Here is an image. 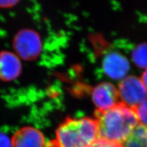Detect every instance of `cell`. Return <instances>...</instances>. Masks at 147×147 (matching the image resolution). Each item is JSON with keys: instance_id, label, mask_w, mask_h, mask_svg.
Here are the masks:
<instances>
[{"instance_id": "obj_1", "label": "cell", "mask_w": 147, "mask_h": 147, "mask_svg": "<svg viewBox=\"0 0 147 147\" xmlns=\"http://www.w3.org/2000/svg\"><path fill=\"white\" fill-rule=\"evenodd\" d=\"M98 123V139L123 144L140 123L134 109L120 102L106 110L95 112Z\"/></svg>"}, {"instance_id": "obj_2", "label": "cell", "mask_w": 147, "mask_h": 147, "mask_svg": "<svg viewBox=\"0 0 147 147\" xmlns=\"http://www.w3.org/2000/svg\"><path fill=\"white\" fill-rule=\"evenodd\" d=\"M59 147H88L98 139V123L95 119L67 118L56 132Z\"/></svg>"}, {"instance_id": "obj_3", "label": "cell", "mask_w": 147, "mask_h": 147, "mask_svg": "<svg viewBox=\"0 0 147 147\" xmlns=\"http://www.w3.org/2000/svg\"><path fill=\"white\" fill-rule=\"evenodd\" d=\"M118 90L121 102L132 109L147 99V90L143 81L136 76H127L121 80Z\"/></svg>"}, {"instance_id": "obj_4", "label": "cell", "mask_w": 147, "mask_h": 147, "mask_svg": "<svg viewBox=\"0 0 147 147\" xmlns=\"http://www.w3.org/2000/svg\"><path fill=\"white\" fill-rule=\"evenodd\" d=\"M13 48L20 58L32 60L42 50V42L39 34L32 30H22L15 36Z\"/></svg>"}, {"instance_id": "obj_5", "label": "cell", "mask_w": 147, "mask_h": 147, "mask_svg": "<svg viewBox=\"0 0 147 147\" xmlns=\"http://www.w3.org/2000/svg\"><path fill=\"white\" fill-rule=\"evenodd\" d=\"M92 99L98 110H106L121 102L118 88L109 82L101 83L95 87Z\"/></svg>"}, {"instance_id": "obj_6", "label": "cell", "mask_w": 147, "mask_h": 147, "mask_svg": "<svg viewBox=\"0 0 147 147\" xmlns=\"http://www.w3.org/2000/svg\"><path fill=\"white\" fill-rule=\"evenodd\" d=\"M102 67L104 73L110 79L122 80L129 72L130 63L124 55L113 52L104 57Z\"/></svg>"}, {"instance_id": "obj_7", "label": "cell", "mask_w": 147, "mask_h": 147, "mask_svg": "<svg viewBox=\"0 0 147 147\" xmlns=\"http://www.w3.org/2000/svg\"><path fill=\"white\" fill-rule=\"evenodd\" d=\"M12 147H44L42 132L32 127H24L16 131L11 139Z\"/></svg>"}, {"instance_id": "obj_8", "label": "cell", "mask_w": 147, "mask_h": 147, "mask_svg": "<svg viewBox=\"0 0 147 147\" xmlns=\"http://www.w3.org/2000/svg\"><path fill=\"white\" fill-rule=\"evenodd\" d=\"M22 71L20 58L9 51L0 52V79L9 82L16 79Z\"/></svg>"}, {"instance_id": "obj_9", "label": "cell", "mask_w": 147, "mask_h": 147, "mask_svg": "<svg viewBox=\"0 0 147 147\" xmlns=\"http://www.w3.org/2000/svg\"><path fill=\"white\" fill-rule=\"evenodd\" d=\"M123 147H147V126L139 123L123 143Z\"/></svg>"}, {"instance_id": "obj_10", "label": "cell", "mask_w": 147, "mask_h": 147, "mask_svg": "<svg viewBox=\"0 0 147 147\" xmlns=\"http://www.w3.org/2000/svg\"><path fill=\"white\" fill-rule=\"evenodd\" d=\"M132 61L139 68L147 69V44L137 45L132 52Z\"/></svg>"}, {"instance_id": "obj_11", "label": "cell", "mask_w": 147, "mask_h": 147, "mask_svg": "<svg viewBox=\"0 0 147 147\" xmlns=\"http://www.w3.org/2000/svg\"><path fill=\"white\" fill-rule=\"evenodd\" d=\"M134 109L140 123L147 126V99Z\"/></svg>"}, {"instance_id": "obj_12", "label": "cell", "mask_w": 147, "mask_h": 147, "mask_svg": "<svg viewBox=\"0 0 147 147\" xmlns=\"http://www.w3.org/2000/svg\"><path fill=\"white\" fill-rule=\"evenodd\" d=\"M88 147H123V144L117 143V142L97 139Z\"/></svg>"}, {"instance_id": "obj_13", "label": "cell", "mask_w": 147, "mask_h": 147, "mask_svg": "<svg viewBox=\"0 0 147 147\" xmlns=\"http://www.w3.org/2000/svg\"><path fill=\"white\" fill-rule=\"evenodd\" d=\"M0 147H12L11 140L2 132H0Z\"/></svg>"}, {"instance_id": "obj_14", "label": "cell", "mask_w": 147, "mask_h": 147, "mask_svg": "<svg viewBox=\"0 0 147 147\" xmlns=\"http://www.w3.org/2000/svg\"><path fill=\"white\" fill-rule=\"evenodd\" d=\"M20 0H0V7L9 8L16 5Z\"/></svg>"}, {"instance_id": "obj_15", "label": "cell", "mask_w": 147, "mask_h": 147, "mask_svg": "<svg viewBox=\"0 0 147 147\" xmlns=\"http://www.w3.org/2000/svg\"><path fill=\"white\" fill-rule=\"evenodd\" d=\"M142 80L143 81L144 84L146 87V88L147 90V69H146L144 73H143V75H142V78H141Z\"/></svg>"}, {"instance_id": "obj_16", "label": "cell", "mask_w": 147, "mask_h": 147, "mask_svg": "<svg viewBox=\"0 0 147 147\" xmlns=\"http://www.w3.org/2000/svg\"><path fill=\"white\" fill-rule=\"evenodd\" d=\"M45 147H59V146L58 145L56 140H55L49 142L47 144V145H46Z\"/></svg>"}]
</instances>
